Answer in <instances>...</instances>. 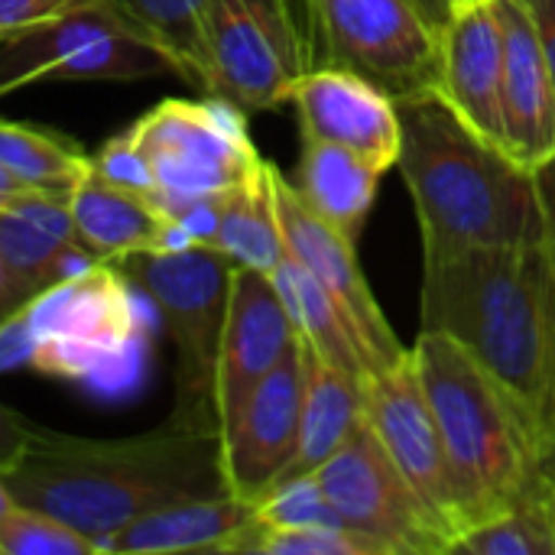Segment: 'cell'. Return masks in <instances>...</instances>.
Returning <instances> with one entry per match:
<instances>
[{"mask_svg":"<svg viewBox=\"0 0 555 555\" xmlns=\"http://www.w3.org/2000/svg\"><path fill=\"white\" fill-rule=\"evenodd\" d=\"M16 504L46 511L104 555V543L143 514L231 494L221 472V433L176 420L127 439H81L29 423L20 462L0 472Z\"/></svg>","mask_w":555,"mask_h":555,"instance_id":"obj_1","label":"cell"},{"mask_svg":"<svg viewBox=\"0 0 555 555\" xmlns=\"http://www.w3.org/2000/svg\"><path fill=\"white\" fill-rule=\"evenodd\" d=\"M423 328L455 338L511 387L555 455V270L546 241L423 254Z\"/></svg>","mask_w":555,"mask_h":555,"instance_id":"obj_2","label":"cell"},{"mask_svg":"<svg viewBox=\"0 0 555 555\" xmlns=\"http://www.w3.org/2000/svg\"><path fill=\"white\" fill-rule=\"evenodd\" d=\"M397 166L416 208L423 254L546 241L533 169L481 137L439 91L397 101Z\"/></svg>","mask_w":555,"mask_h":555,"instance_id":"obj_3","label":"cell"},{"mask_svg":"<svg viewBox=\"0 0 555 555\" xmlns=\"http://www.w3.org/2000/svg\"><path fill=\"white\" fill-rule=\"evenodd\" d=\"M413 361L446 442L465 533L504 511L550 501L555 455L527 403L442 332L423 328Z\"/></svg>","mask_w":555,"mask_h":555,"instance_id":"obj_4","label":"cell"},{"mask_svg":"<svg viewBox=\"0 0 555 555\" xmlns=\"http://www.w3.org/2000/svg\"><path fill=\"white\" fill-rule=\"evenodd\" d=\"M146 322L127 270L94 260L0 325V364L120 390L137 374Z\"/></svg>","mask_w":555,"mask_h":555,"instance_id":"obj_5","label":"cell"},{"mask_svg":"<svg viewBox=\"0 0 555 555\" xmlns=\"http://www.w3.org/2000/svg\"><path fill=\"white\" fill-rule=\"evenodd\" d=\"M127 276L156 306L176 348V413L192 429H218L215 367L228 315L231 257L215 247L189 244L120 260Z\"/></svg>","mask_w":555,"mask_h":555,"instance_id":"obj_6","label":"cell"},{"mask_svg":"<svg viewBox=\"0 0 555 555\" xmlns=\"http://www.w3.org/2000/svg\"><path fill=\"white\" fill-rule=\"evenodd\" d=\"M166 72L163 49L107 0H85L0 39V98L39 81H140Z\"/></svg>","mask_w":555,"mask_h":555,"instance_id":"obj_7","label":"cell"},{"mask_svg":"<svg viewBox=\"0 0 555 555\" xmlns=\"http://www.w3.org/2000/svg\"><path fill=\"white\" fill-rule=\"evenodd\" d=\"M202 55V91L241 111L286 104L315 62L293 0H205Z\"/></svg>","mask_w":555,"mask_h":555,"instance_id":"obj_8","label":"cell"},{"mask_svg":"<svg viewBox=\"0 0 555 555\" xmlns=\"http://www.w3.org/2000/svg\"><path fill=\"white\" fill-rule=\"evenodd\" d=\"M130 137L150 166L156 202L166 211L192 198L228 192L263 166V156L247 137L241 107L224 98L159 101L130 127Z\"/></svg>","mask_w":555,"mask_h":555,"instance_id":"obj_9","label":"cell"},{"mask_svg":"<svg viewBox=\"0 0 555 555\" xmlns=\"http://www.w3.org/2000/svg\"><path fill=\"white\" fill-rule=\"evenodd\" d=\"M322 65L345 68L393 101L439 91L442 33L416 0H309Z\"/></svg>","mask_w":555,"mask_h":555,"instance_id":"obj_10","label":"cell"},{"mask_svg":"<svg viewBox=\"0 0 555 555\" xmlns=\"http://www.w3.org/2000/svg\"><path fill=\"white\" fill-rule=\"evenodd\" d=\"M341 524L384 555H449L452 537L400 475L374 429L364 426L315 475Z\"/></svg>","mask_w":555,"mask_h":555,"instance_id":"obj_11","label":"cell"},{"mask_svg":"<svg viewBox=\"0 0 555 555\" xmlns=\"http://www.w3.org/2000/svg\"><path fill=\"white\" fill-rule=\"evenodd\" d=\"M364 420L455 546L465 533V517L449 468L446 442L413 361V348L400 364L367 377Z\"/></svg>","mask_w":555,"mask_h":555,"instance_id":"obj_12","label":"cell"},{"mask_svg":"<svg viewBox=\"0 0 555 555\" xmlns=\"http://www.w3.org/2000/svg\"><path fill=\"white\" fill-rule=\"evenodd\" d=\"M306 400V345L299 341L221 426L224 488L241 501H260L289 468L299 446Z\"/></svg>","mask_w":555,"mask_h":555,"instance_id":"obj_13","label":"cell"},{"mask_svg":"<svg viewBox=\"0 0 555 555\" xmlns=\"http://www.w3.org/2000/svg\"><path fill=\"white\" fill-rule=\"evenodd\" d=\"M273 202H276V218L283 228V241L293 250V257L328 289V296L338 302V309L348 315V322L354 325L361 345L371 354L374 374L400 364L410 348L400 345V338L393 335L384 309L377 306L361 260H358V244L348 241L341 231H335L325 218H319L302 195L296 192V185L273 166Z\"/></svg>","mask_w":555,"mask_h":555,"instance_id":"obj_14","label":"cell"},{"mask_svg":"<svg viewBox=\"0 0 555 555\" xmlns=\"http://www.w3.org/2000/svg\"><path fill=\"white\" fill-rule=\"evenodd\" d=\"M299 345L296 325L270 273L254 267L231 270L228 315L215 367L218 433L247 400V393Z\"/></svg>","mask_w":555,"mask_h":555,"instance_id":"obj_15","label":"cell"},{"mask_svg":"<svg viewBox=\"0 0 555 555\" xmlns=\"http://www.w3.org/2000/svg\"><path fill=\"white\" fill-rule=\"evenodd\" d=\"M299 111L302 137L325 140L364 156L380 172L400 159L397 101L354 72L312 65L289 98Z\"/></svg>","mask_w":555,"mask_h":555,"instance_id":"obj_16","label":"cell"},{"mask_svg":"<svg viewBox=\"0 0 555 555\" xmlns=\"http://www.w3.org/2000/svg\"><path fill=\"white\" fill-rule=\"evenodd\" d=\"M504 39L507 153L527 169L555 156V94L537 23L524 0H491Z\"/></svg>","mask_w":555,"mask_h":555,"instance_id":"obj_17","label":"cell"},{"mask_svg":"<svg viewBox=\"0 0 555 555\" xmlns=\"http://www.w3.org/2000/svg\"><path fill=\"white\" fill-rule=\"evenodd\" d=\"M439 94L481 137L507 150L504 120V39L494 3L452 13L442 29Z\"/></svg>","mask_w":555,"mask_h":555,"instance_id":"obj_18","label":"cell"},{"mask_svg":"<svg viewBox=\"0 0 555 555\" xmlns=\"http://www.w3.org/2000/svg\"><path fill=\"white\" fill-rule=\"evenodd\" d=\"M68 211L81 247L94 260L120 263L137 254L189 247L185 234L156 198L111 182L94 163H88L68 189Z\"/></svg>","mask_w":555,"mask_h":555,"instance_id":"obj_19","label":"cell"},{"mask_svg":"<svg viewBox=\"0 0 555 555\" xmlns=\"http://www.w3.org/2000/svg\"><path fill=\"white\" fill-rule=\"evenodd\" d=\"M260 527L257 504L234 494L198 498L159 507L120 527L104 555H176V553H244Z\"/></svg>","mask_w":555,"mask_h":555,"instance_id":"obj_20","label":"cell"},{"mask_svg":"<svg viewBox=\"0 0 555 555\" xmlns=\"http://www.w3.org/2000/svg\"><path fill=\"white\" fill-rule=\"evenodd\" d=\"M364 426V380L325 364L306 348V400L299 420V446L280 485L315 475L328 459H335L351 436Z\"/></svg>","mask_w":555,"mask_h":555,"instance_id":"obj_21","label":"cell"},{"mask_svg":"<svg viewBox=\"0 0 555 555\" xmlns=\"http://www.w3.org/2000/svg\"><path fill=\"white\" fill-rule=\"evenodd\" d=\"M88 263H94V257L78 241H68L7 205L0 211V325Z\"/></svg>","mask_w":555,"mask_h":555,"instance_id":"obj_22","label":"cell"},{"mask_svg":"<svg viewBox=\"0 0 555 555\" xmlns=\"http://www.w3.org/2000/svg\"><path fill=\"white\" fill-rule=\"evenodd\" d=\"M380 176L384 172L364 156L325 140L302 137L299 176L293 185L319 218H325L335 231L358 244L377 202Z\"/></svg>","mask_w":555,"mask_h":555,"instance_id":"obj_23","label":"cell"},{"mask_svg":"<svg viewBox=\"0 0 555 555\" xmlns=\"http://www.w3.org/2000/svg\"><path fill=\"white\" fill-rule=\"evenodd\" d=\"M273 283L283 296V306L296 325L299 341L319 354L325 364L358 377L367 384V377L374 374L371 354L361 345L354 325L348 322V315L338 309V302L328 296V289L293 257V250L286 247L283 260L273 267Z\"/></svg>","mask_w":555,"mask_h":555,"instance_id":"obj_24","label":"cell"},{"mask_svg":"<svg viewBox=\"0 0 555 555\" xmlns=\"http://www.w3.org/2000/svg\"><path fill=\"white\" fill-rule=\"evenodd\" d=\"M273 163L263 159V166L241 185L228 189L221 195V211H218V228L211 234L215 250L231 257L237 267H254L263 273H273V267L286 254L283 228L276 218V202H273Z\"/></svg>","mask_w":555,"mask_h":555,"instance_id":"obj_25","label":"cell"},{"mask_svg":"<svg viewBox=\"0 0 555 555\" xmlns=\"http://www.w3.org/2000/svg\"><path fill=\"white\" fill-rule=\"evenodd\" d=\"M88 163L91 159L75 143L52 130L0 120V166L23 189L68 195Z\"/></svg>","mask_w":555,"mask_h":555,"instance_id":"obj_26","label":"cell"},{"mask_svg":"<svg viewBox=\"0 0 555 555\" xmlns=\"http://www.w3.org/2000/svg\"><path fill=\"white\" fill-rule=\"evenodd\" d=\"M124 16H130L169 59L172 75L189 85H205L202 55V13L205 0H107Z\"/></svg>","mask_w":555,"mask_h":555,"instance_id":"obj_27","label":"cell"},{"mask_svg":"<svg viewBox=\"0 0 555 555\" xmlns=\"http://www.w3.org/2000/svg\"><path fill=\"white\" fill-rule=\"evenodd\" d=\"M452 553L465 555H555V520L550 501L504 511L472 527Z\"/></svg>","mask_w":555,"mask_h":555,"instance_id":"obj_28","label":"cell"},{"mask_svg":"<svg viewBox=\"0 0 555 555\" xmlns=\"http://www.w3.org/2000/svg\"><path fill=\"white\" fill-rule=\"evenodd\" d=\"M0 555H101V546L46 511L13 504L0 517Z\"/></svg>","mask_w":555,"mask_h":555,"instance_id":"obj_29","label":"cell"},{"mask_svg":"<svg viewBox=\"0 0 555 555\" xmlns=\"http://www.w3.org/2000/svg\"><path fill=\"white\" fill-rule=\"evenodd\" d=\"M257 520H260V527H273V530L345 527L338 511L332 507V501L325 498V491L319 488V481L312 475L299 478V481H286V485L273 488L270 494H263L257 501Z\"/></svg>","mask_w":555,"mask_h":555,"instance_id":"obj_30","label":"cell"},{"mask_svg":"<svg viewBox=\"0 0 555 555\" xmlns=\"http://www.w3.org/2000/svg\"><path fill=\"white\" fill-rule=\"evenodd\" d=\"M244 553L257 555H384L380 546L358 537L345 527H302V530H273L257 527Z\"/></svg>","mask_w":555,"mask_h":555,"instance_id":"obj_31","label":"cell"},{"mask_svg":"<svg viewBox=\"0 0 555 555\" xmlns=\"http://www.w3.org/2000/svg\"><path fill=\"white\" fill-rule=\"evenodd\" d=\"M91 163H94V169H98L101 176H107L111 182H117V185H124V189H130V192H140V195L156 198V185H153L150 166H146L140 146L133 143L130 130L120 133V137H114V140H107L104 150H101Z\"/></svg>","mask_w":555,"mask_h":555,"instance_id":"obj_32","label":"cell"},{"mask_svg":"<svg viewBox=\"0 0 555 555\" xmlns=\"http://www.w3.org/2000/svg\"><path fill=\"white\" fill-rule=\"evenodd\" d=\"M81 3L85 0H0V36H10L16 29H26L42 20H52L59 13H68Z\"/></svg>","mask_w":555,"mask_h":555,"instance_id":"obj_33","label":"cell"},{"mask_svg":"<svg viewBox=\"0 0 555 555\" xmlns=\"http://www.w3.org/2000/svg\"><path fill=\"white\" fill-rule=\"evenodd\" d=\"M26 439H29V423L0 403V472L13 468L20 462Z\"/></svg>","mask_w":555,"mask_h":555,"instance_id":"obj_34","label":"cell"},{"mask_svg":"<svg viewBox=\"0 0 555 555\" xmlns=\"http://www.w3.org/2000/svg\"><path fill=\"white\" fill-rule=\"evenodd\" d=\"M533 23H537V33H540V42H543V55H546V68H550V81H553L555 94V0H524Z\"/></svg>","mask_w":555,"mask_h":555,"instance_id":"obj_35","label":"cell"},{"mask_svg":"<svg viewBox=\"0 0 555 555\" xmlns=\"http://www.w3.org/2000/svg\"><path fill=\"white\" fill-rule=\"evenodd\" d=\"M537 185H540V198H543V211H546V247H550L555 270V156L537 169Z\"/></svg>","mask_w":555,"mask_h":555,"instance_id":"obj_36","label":"cell"},{"mask_svg":"<svg viewBox=\"0 0 555 555\" xmlns=\"http://www.w3.org/2000/svg\"><path fill=\"white\" fill-rule=\"evenodd\" d=\"M446 3H449V13H462V10H472V7H481L491 0H446Z\"/></svg>","mask_w":555,"mask_h":555,"instance_id":"obj_37","label":"cell"},{"mask_svg":"<svg viewBox=\"0 0 555 555\" xmlns=\"http://www.w3.org/2000/svg\"><path fill=\"white\" fill-rule=\"evenodd\" d=\"M13 504H16V501H13V494L7 491V485H3V478H0V517H3V514H7V511L13 507Z\"/></svg>","mask_w":555,"mask_h":555,"instance_id":"obj_38","label":"cell"},{"mask_svg":"<svg viewBox=\"0 0 555 555\" xmlns=\"http://www.w3.org/2000/svg\"><path fill=\"white\" fill-rule=\"evenodd\" d=\"M550 511H553V520H555V475H553V488H550Z\"/></svg>","mask_w":555,"mask_h":555,"instance_id":"obj_39","label":"cell"},{"mask_svg":"<svg viewBox=\"0 0 555 555\" xmlns=\"http://www.w3.org/2000/svg\"><path fill=\"white\" fill-rule=\"evenodd\" d=\"M7 205H10V202H0V211H3V208H7Z\"/></svg>","mask_w":555,"mask_h":555,"instance_id":"obj_40","label":"cell"},{"mask_svg":"<svg viewBox=\"0 0 555 555\" xmlns=\"http://www.w3.org/2000/svg\"><path fill=\"white\" fill-rule=\"evenodd\" d=\"M0 283H3V267H0Z\"/></svg>","mask_w":555,"mask_h":555,"instance_id":"obj_41","label":"cell"},{"mask_svg":"<svg viewBox=\"0 0 555 555\" xmlns=\"http://www.w3.org/2000/svg\"><path fill=\"white\" fill-rule=\"evenodd\" d=\"M0 39H3V36H0Z\"/></svg>","mask_w":555,"mask_h":555,"instance_id":"obj_42","label":"cell"}]
</instances>
